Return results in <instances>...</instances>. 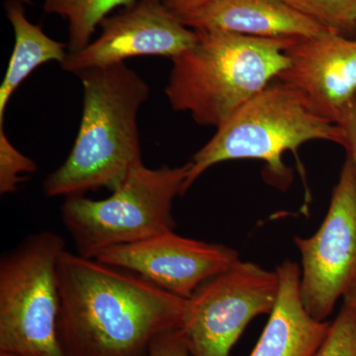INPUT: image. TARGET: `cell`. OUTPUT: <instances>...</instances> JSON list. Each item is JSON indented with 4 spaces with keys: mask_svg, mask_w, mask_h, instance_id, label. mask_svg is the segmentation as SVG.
I'll return each instance as SVG.
<instances>
[{
    "mask_svg": "<svg viewBox=\"0 0 356 356\" xmlns=\"http://www.w3.org/2000/svg\"><path fill=\"white\" fill-rule=\"evenodd\" d=\"M277 271L238 261L187 299L184 332L192 356H229L250 321L271 313Z\"/></svg>",
    "mask_w": 356,
    "mask_h": 356,
    "instance_id": "52a82bcc",
    "label": "cell"
},
{
    "mask_svg": "<svg viewBox=\"0 0 356 356\" xmlns=\"http://www.w3.org/2000/svg\"><path fill=\"white\" fill-rule=\"evenodd\" d=\"M34 161L20 153L7 138L6 130L0 131V193H13L26 177L25 173L36 172Z\"/></svg>",
    "mask_w": 356,
    "mask_h": 356,
    "instance_id": "ac0fdd59",
    "label": "cell"
},
{
    "mask_svg": "<svg viewBox=\"0 0 356 356\" xmlns=\"http://www.w3.org/2000/svg\"><path fill=\"white\" fill-rule=\"evenodd\" d=\"M62 236L42 231L0 259V355L65 356L58 339Z\"/></svg>",
    "mask_w": 356,
    "mask_h": 356,
    "instance_id": "8992f818",
    "label": "cell"
},
{
    "mask_svg": "<svg viewBox=\"0 0 356 356\" xmlns=\"http://www.w3.org/2000/svg\"><path fill=\"white\" fill-rule=\"evenodd\" d=\"M355 288H356V286H355Z\"/></svg>",
    "mask_w": 356,
    "mask_h": 356,
    "instance_id": "484cf974",
    "label": "cell"
},
{
    "mask_svg": "<svg viewBox=\"0 0 356 356\" xmlns=\"http://www.w3.org/2000/svg\"><path fill=\"white\" fill-rule=\"evenodd\" d=\"M195 32V44L172 60L165 95L175 111L216 129L278 79L288 65V48L297 41Z\"/></svg>",
    "mask_w": 356,
    "mask_h": 356,
    "instance_id": "3957f363",
    "label": "cell"
},
{
    "mask_svg": "<svg viewBox=\"0 0 356 356\" xmlns=\"http://www.w3.org/2000/svg\"><path fill=\"white\" fill-rule=\"evenodd\" d=\"M280 291L268 322L250 356H314L331 323L316 320L302 301L301 269L286 261L276 268Z\"/></svg>",
    "mask_w": 356,
    "mask_h": 356,
    "instance_id": "4fadbf2b",
    "label": "cell"
},
{
    "mask_svg": "<svg viewBox=\"0 0 356 356\" xmlns=\"http://www.w3.org/2000/svg\"><path fill=\"white\" fill-rule=\"evenodd\" d=\"M0 356H13V355H0Z\"/></svg>",
    "mask_w": 356,
    "mask_h": 356,
    "instance_id": "cb8c5ba5",
    "label": "cell"
},
{
    "mask_svg": "<svg viewBox=\"0 0 356 356\" xmlns=\"http://www.w3.org/2000/svg\"><path fill=\"white\" fill-rule=\"evenodd\" d=\"M302 257V301L325 322L356 286V170L346 158L324 222L310 238L296 236Z\"/></svg>",
    "mask_w": 356,
    "mask_h": 356,
    "instance_id": "ba28073f",
    "label": "cell"
},
{
    "mask_svg": "<svg viewBox=\"0 0 356 356\" xmlns=\"http://www.w3.org/2000/svg\"><path fill=\"white\" fill-rule=\"evenodd\" d=\"M102 34L76 54H67L62 67L79 74L92 67L120 64L134 57L175 58L197 41L159 0H138L102 21Z\"/></svg>",
    "mask_w": 356,
    "mask_h": 356,
    "instance_id": "30bf717a",
    "label": "cell"
},
{
    "mask_svg": "<svg viewBox=\"0 0 356 356\" xmlns=\"http://www.w3.org/2000/svg\"><path fill=\"white\" fill-rule=\"evenodd\" d=\"M95 259L138 274L184 299L191 298L203 283L240 261L233 248L185 238L175 231L107 248Z\"/></svg>",
    "mask_w": 356,
    "mask_h": 356,
    "instance_id": "9c48e42d",
    "label": "cell"
},
{
    "mask_svg": "<svg viewBox=\"0 0 356 356\" xmlns=\"http://www.w3.org/2000/svg\"><path fill=\"white\" fill-rule=\"evenodd\" d=\"M179 20L194 31L259 38L301 40L330 32L281 0H214Z\"/></svg>",
    "mask_w": 356,
    "mask_h": 356,
    "instance_id": "7c38bea8",
    "label": "cell"
},
{
    "mask_svg": "<svg viewBox=\"0 0 356 356\" xmlns=\"http://www.w3.org/2000/svg\"><path fill=\"white\" fill-rule=\"evenodd\" d=\"M76 76L83 83V114L67 159L43 182L47 197L113 191L143 163L138 113L149 88L125 63L92 67Z\"/></svg>",
    "mask_w": 356,
    "mask_h": 356,
    "instance_id": "7a4b0ae2",
    "label": "cell"
},
{
    "mask_svg": "<svg viewBox=\"0 0 356 356\" xmlns=\"http://www.w3.org/2000/svg\"><path fill=\"white\" fill-rule=\"evenodd\" d=\"M343 299H348L356 308V288H353L350 292H348V294L344 296Z\"/></svg>",
    "mask_w": 356,
    "mask_h": 356,
    "instance_id": "7402d4cb",
    "label": "cell"
},
{
    "mask_svg": "<svg viewBox=\"0 0 356 356\" xmlns=\"http://www.w3.org/2000/svg\"><path fill=\"white\" fill-rule=\"evenodd\" d=\"M312 140L343 147V131L312 111L291 86L275 79L217 128L192 156L182 195L212 166L238 159L264 161L273 180L288 184L291 172L283 163V154Z\"/></svg>",
    "mask_w": 356,
    "mask_h": 356,
    "instance_id": "277c9868",
    "label": "cell"
},
{
    "mask_svg": "<svg viewBox=\"0 0 356 356\" xmlns=\"http://www.w3.org/2000/svg\"><path fill=\"white\" fill-rule=\"evenodd\" d=\"M314 356H356V308L348 299H343L324 343Z\"/></svg>",
    "mask_w": 356,
    "mask_h": 356,
    "instance_id": "e0dca14e",
    "label": "cell"
},
{
    "mask_svg": "<svg viewBox=\"0 0 356 356\" xmlns=\"http://www.w3.org/2000/svg\"><path fill=\"white\" fill-rule=\"evenodd\" d=\"M278 81L291 86L312 111L339 123L356 95V39L327 32L297 40Z\"/></svg>",
    "mask_w": 356,
    "mask_h": 356,
    "instance_id": "8fae6325",
    "label": "cell"
},
{
    "mask_svg": "<svg viewBox=\"0 0 356 356\" xmlns=\"http://www.w3.org/2000/svg\"><path fill=\"white\" fill-rule=\"evenodd\" d=\"M355 38L356 39V32H355Z\"/></svg>",
    "mask_w": 356,
    "mask_h": 356,
    "instance_id": "d4e9b609",
    "label": "cell"
},
{
    "mask_svg": "<svg viewBox=\"0 0 356 356\" xmlns=\"http://www.w3.org/2000/svg\"><path fill=\"white\" fill-rule=\"evenodd\" d=\"M189 163L170 168L135 166L109 197H65L62 218L77 254L95 259L107 248L175 231L172 206L182 188Z\"/></svg>",
    "mask_w": 356,
    "mask_h": 356,
    "instance_id": "5b68a950",
    "label": "cell"
},
{
    "mask_svg": "<svg viewBox=\"0 0 356 356\" xmlns=\"http://www.w3.org/2000/svg\"><path fill=\"white\" fill-rule=\"evenodd\" d=\"M330 32L355 38L356 0H281Z\"/></svg>",
    "mask_w": 356,
    "mask_h": 356,
    "instance_id": "2e32d148",
    "label": "cell"
},
{
    "mask_svg": "<svg viewBox=\"0 0 356 356\" xmlns=\"http://www.w3.org/2000/svg\"><path fill=\"white\" fill-rule=\"evenodd\" d=\"M138 0H44L48 14L60 16L69 23L67 54L79 53L91 42L96 28L118 7L132 6Z\"/></svg>",
    "mask_w": 356,
    "mask_h": 356,
    "instance_id": "9a60e30c",
    "label": "cell"
},
{
    "mask_svg": "<svg viewBox=\"0 0 356 356\" xmlns=\"http://www.w3.org/2000/svg\"><path fill=\"white\" fill-rule=\"evenodd\" d=\"M178 19L188 15L214 0H159Z\"/></svg>",
    "mask_w": 356,
    "mask_h": 356,
    "instance_id": "44dd1931",
    "label": "cell"
},
{
    "mask_svg": "<svg viewBox=\"0 0 356 356\" xmlns=\"http://www.w3.org/2000/svg\"><path fill=\"white\" fill-rule=\"evenodd\" d=\"M4 9L13 28L15 44L0 86V130H4L7 104L16 89L40 65L50 62L62 65L67 55V44L50 38L41 26L27 19L22 0H6Z\"/></svg>",
    "mask_w": 356,
    "mask_h": 356,
    "instance_id": "5bb4252c",
    "label": "cell"
},
{
    "mask_svg": "<svg viewBox=\"0 0 356 356\" xmlns=\"http://www.w3.org/2000/svg\"><path fill=\"white\" fill-rule=\"evenodd\" d=\"M24 3H30V0H22Z\"/></svg>",
    "mask_w": 356,
    "mask_h": 356,
    "instance_id": "603a6c76",
    "label": "cell"
},
{
    "mask_svg": "<svg viewBox=\"0 0 356 356\" xmlns=\"http://www.w3.org/2000/svg\"><path fill=\"white\" fill-rule=\"evenodd\" d=\"M58 290L65 356H149L161 334L184 327L187 299L67 250L58 264Z\"/></svg>",
    "mask_w": 356,
    "mask_h": 356,
    "instance_id": "6da1fadb",
    "label": "cell"
},
{
    "mask_svg": "<svg viewBox=\"0 0 356 356\" xmlns=\"http://www.w3.org/2000/svg\"><path fill=\"white\" fill-rule=\"evenodd\" d=\"M337 125L343 131V147L346 149V158L350 159L356 170V95L344 110Z\"/></svg>",
    "mask_w": 356,
    "mask_h": 356,
    "instance_id": "ffe728a7",
    "label": "cell"
},
{
    "mask_svg": "<svg viewBox=\"0 0 356 356\" xmlns=\"http://www.w3.org/2000/svg\"><path fill=\"white\" fill-rule=\"evenodd\" d=\"M149 356H192L184 329L180 327L161 334L152 346Z\"/></svg>",
    "mask_w": 356,
    "mask_h": 356,
    "instance_id": "d6986e66",
    "label": "cell"
}]
</instances>
